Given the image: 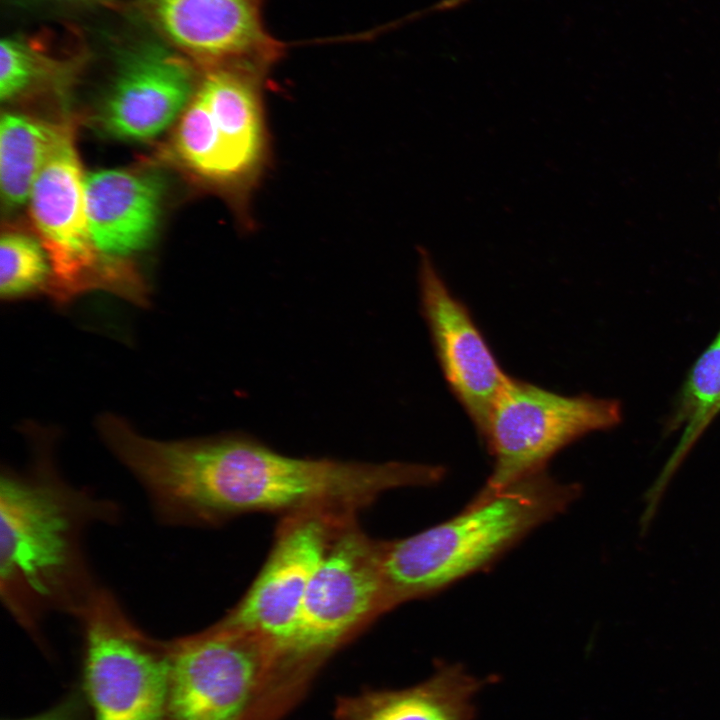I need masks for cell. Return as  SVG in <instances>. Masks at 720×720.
<instances>
[{"instance_id": "1", "label": "cell", "mask_w": 720, "mask_h": 720, "mask_svg": "<svg viewBox=\"0 0 720 720\" xmlns=\"http://www.w3.org/2000/svg\"><path fill=\"white\" fill-rule=\"evenodd\" d=\"M128 466L152 512L170 527H213L249 513H357L384 492L429 486L439 465L293 457L246 434L185 440L142 436Z\"/></svg>"}, {"instance_id": "2", "label": "cell", "mask_w": 720, "mask_h": 720, "mask_svg": "<svg viewBox=\"0 0 720 720\" xmlns=\"http://www.w3.org/2000/svg\"><path fill=\"white\" fill-rule=\"evenodd\" d=\"M22 471L0 477V595L14 620L37 633L52 613L81 617L102 587L85 549L88 529L115 525V501L66 480L40 440Z\"/></svg>"}, {"instance_id": "3", "label": "cell", "mask_w": 720, "mask_h": 720, "mask_svg": "<svg viewBox=\"0 0 720 720\" xmlns=\"http://www.w3.org/2000/svg\"><path fill=\"white\" fill-rule=\"evenodd\" d=\"M577 484L542 471L417 534L381 541L390 610L433 595L486 568L578 497Z\"/></svg>"}, {"instance_id": "4", "label": "cell", "mask_w": 720, "mask_h": 720, "mask_svg": "<svg viewBox=\"0 0 720 720\" xmlns=\"http://www.w3.org/2000/svg\"><path fill=\"white\" fill-rule=\"evenodd\" d=\"M271 70L249 62L206 67L175 134L185 166L226 195L248 229L251 200L271 160L264 106Z\"/></svg>"}, {"instance_id": "5", "label": "cell", "mask_w": 720, "mask_h": 720, "mask_svg": "<svg viewBox=\"0 0 720 720\" xmlns=\"http://www.w3.org/2000/svg\"><path fill=\"white\" fill-rule=\"evenodd\" d=\"M305 677L259 635L218 621L171 643L167 712L171 720H255L283 680Z\"/></svg>"}, {"instance_id": "6", "label": "cell", "mask_w": 720, "mask_h": 720, "mask_svg": "<svg viewBox=\"0 0 720 720\" xmlns=\"http://www.w3.org/2000/svg\"><path fill=\"white\" fill-rule=\"evenodd\" d=\"M620 420L615 400L564 395L508 375L481 437L493 460L492 471L472 500H486L545 471L560 450Z\"/></svg>"}, {"instance_id": "7", "label": "cell", "mask_w": 720, "mask_h": 720, "mask_svg": "<svg viewBox=\"0 0 720 720\" xmlns=\"http://www.w3.org/2000/svg\"><path fill=\"white\" fill-rule=\"evenodd\" d=\"M388 611L381 541L353 518L339 529L314 574L281 658L312 673Z\"/></svg>"}, {"instance_id": "8", "label": "cell", "mask_w": 720, "mask_h": 720, "mask_svg": "<svg viewBox=\"0 0 720 720\" xmlns=\"http://www.w3.org/2000/svg\"><path fill=\"white\" fill-rule=\"evenodd\" d=\"M84 675L96 720H161L167 711L171 643L149 639L101 587L79 618Z\"/></svg>"}, {"instance_id": "9", "label": "cell", "mask_w": 720, "mask_h": 720, "mask_svg": "<svg viewBox=\"0 0 720 720\" xmlns=\"http://www.w3.org/2000/svg\"><path fill=\"white\" fill-rule=\"evenodd\" d=\"M29 211L51 265L47 291L58 303L105 289L122 295V283L103 261L91 238L84 175L69 124L56 141L32 188Z\"/></svg>"}, {"instance_id": "10", "label": "cell", "mask_w": 720, "mask_h": 720, "mask_svg": "<svg viewBox=\"0 0 720 720\" xmlns=\"http://www.w3.org/2000/svg\"><path fill=\"white\" fill-rule=\"evenodd\" d=\"M356 513L307 510L283 516L255 580L219 622L259 635L281 656L311 580L339 529Z\"/></svg>"}, {"instance_id": "11", "label": "cell", "mask_w": 720, "mask_h": 720, "mask_svg": "<svg viewBox=\"0 0 720 720\" xmlns=\"http://www.w3.org/2000/svg\"><path fill=\"white\" fill-rule=\"evenodd\" d=\"M418 280L421 312L443 377L481 438L508 375L424 248L419 249Z\"/></svg>"}, {"instance_id": "12", "label": "cell", "mask_w": 720, "mask_h": 720, "mask_svg": "<svg viewBox=\"0 0 720 720\" xmlns=\"http://www.w3.org/2000/svg\"><path fill=\"white\" fill-rule=\"evenodd\" d=\"M265 0H145L148 16L174 46L205 65L250 62L269 68L285 47L267 30Z\"/></svg>"}, {"instance_id": "13", "label": "cell", "mask_w": 720, "mask_h": 720, "mask_svg": "<svg viewBox=\"0 0 720 720\" xmlns=\"http://www.w3.org/2000/svg\"><path fill=\"white\" fill-rule=\"evenodd\" d=\"M89 230L99 255L131 297L146 292L129 258L152 242L164 194L162 177L140 169H103L84 176Z\"/></svg>"}, {"instance_id": "14", "label": "cell", "mask_w": 720, "mask_h": 720, "mask_svg": "<svg viewBox=\"0 0 720 720\" xmlns=\"http://www.w3.org/2000/svg\"><path fill=\"white\" fill-rule=\"evenodd\" d=\"M97 114L101 128L122 140L145 141L183 113L197 84L185 60L157 45L125 55Z\"/></svg>"}, {"instance_id": "15", "label": "cell", "mask_w": 720, "mask_h": 720, "mask_svg": "<svg viewBox=\"0 0 720 720\" xmlns=\"http://www.w3.org/2000/svg\"><path fill=\"white\" fill-rule=\"evenodd\" d=\"M485 683L461 665L439 664L414 686L339 698L335 720H472L475 696Z\"/></svg>"}, {"instance_id": "16", "label": "cell", "mask_w": 720, "mask_h": 720, "mask_svg": "<svg viewBox=\"0 0 720 720\" xmlns=\"http://www.w3.org/2000/svg\"><path fill=\"white\" fill-rule=\"evenodd\" d=\"M61 124H49L18 113H3L0 121V190L3 206L20 208L29 201L34 183L59 134Z\"/></svg>"}, {"instance_id": "17", "label": "cell", "mask_w": 720, "mask_h": 720, "mask_svg": "<svg viewBox=\"0 0 720 720\" xmlns=\"http://www.w3.org/2000/svg\"><path fill=\"white\" fill-rule=\"evenodd\" d=\"M720 411V332L695 362L685 384L680 423L684 433L680 445L652 489L662 494L677 463L707 423Z\"/></svg>"}, {"instance_id": "18", "label": "cell", "mask_w": 720, "mask_h": 720, "mask_svg": "<svg viewBox=\"0 0 720 720\" xmlns=\"http://www.w3.org/2000/svg\"><path fill=\"white\" fill-rule=\"evenodd\" d=\"M72 63L46 52L40 43L25 37H8L1 42L0 98L11 101L47 83L66 78Z\"/></svg>"}, {"instance_id": "19", "label": "cell", "mask_w": 720, "mask_h": 720, "mask_svg": "<svg viewBox=\"0 0 720 720\" xmlns=\"http://www.w3.org/2000/svg\"><path fill=\"white\" fill-rule=\"evenodd\" d=\"M0 294L17 299L48 289L52 270L40 240L16 230L0 239Z\"/></svg>"}, {"instance_id": "20", "label": "cell", "mask_w": 720, "mask_h": 720, "mask_svg": "<svg viewBox=\"0 0 720 720\" xmlns=\"http://www.w3.org/2000/svg\"><path fill=\"white\" fill-rule=\"evenodd\" d=\"M24 720H62L61 717L53 712V713H46L37 717H33L30 719H24Z\"/></svg>"}]
</instances>
